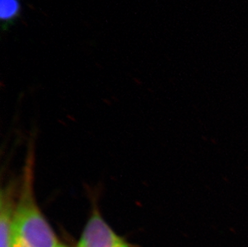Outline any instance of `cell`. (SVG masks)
Masks as SVG:
<instances>
[{
  "label": "cell",
  "mask_w": 248,
  "mask_h": 247,
  "mask_svg": "<svg viewBox=\"0 0 248 247\" xmlns=\"http://www.w3.org/2000/svg\"><path fill=\"white\" fill-rule=\"evenodd\" d=\"M32 160V156L28 157L24 169L20 195L12 218L10 247H60L54 231L35 202Z\"/></svg>",
  "instance_id": "6da1fadb"
},
{
  "label": "cell",
  "mask_w": 248,
  "mask_h": 247,
  "mask_svg": "<svg viewBox=\"0 0 248 247\" xmlns=\"http://www.w3.org/2000/svg\"><path fill=\"white\" fill-rule=\"evenodd\" d=\"M77 247H130L94 210L84 227Z\"/></svg>",
  "instance_id": "7a4b0ae2"
},
{
  "label": "cell",
  "mask_w": 248,
  "mask_h": 247,
  "mask_svg": "<svg viewBox=\"0 0 248 247\" xmlns=\"http://www.w3.org/2000/svg\"><path fill=\"white\" fill-rule=\"evenodd\" d=\"M16 204L14 187L2 189L0 198V247H11L12 218Z\"/></svg>",
  "instance_id": "3957f363"
},
{
  "label": "cell",
  "mask_w": 248,
  "mask_h": 247,
  "mask_svg": "<svg viewBox=\"0 0 248 247\" xmlns=\"http://www.w3.org/2000/svg\"><path fill=\"white\" fill-rule=\"evenodd\" d=\"M19 0H0V17L2 21H11L19 15Z\"/></svg>",
  "instance_id": "277c9868"
},
{
  "label": "cell",
  "mask_w": 248,
  "mask_h": 247,
  "mask_svg": "<svg viewBox=\"0 0 248 247\" xmlns=\"http://www.w3.org/2000/svg\"><path fill=\"white\" fill-rule=\"evenodd\" d=\"M60 247H65V246H63V245H62V244H61V246Z\"/></svg>",
  "instance_id": "5b68a950"
}]
</instances>
